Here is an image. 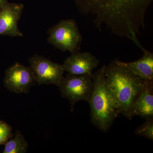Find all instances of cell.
Listing matches in <instances>:
<instances>
[{
    "label": "cell",
    "mask_w": 153,
    "mask_h": 153,
    "mask_svg": "<svg viewBox=\"0 0 153 153\" xmlns=\"http://www.w3.org/2000/svg\"><path fill=\"white\" fill-rule=\"evenodd\" d=\"M134 116L145 120L153 118V81L151 82L138 95L132 105Z\"/></svg>",
    "instance_id": "10"
},
{
    "label": "cell",
    "mask_w": 153,
    "mask_h": 153,
    "mask_svg": "<svg viewBox=\"0 0 153 153\" xmlns=\"http://www.w3.org/2000/svg\"><path fill=\"white\" fill-rule=\"evenodd\" d=\"M100 60L90 52L79 51L67 57L63 64L65 71L72 75L92 74Z\"/></svg>",
    "instance_id": "9"
},
{
    "label": "cell",
    "mask_w": 153,
    "mask_h": 153,
    "mask_svg": "<svg viewBox=\"0 0 153 153\" xmlns=\"http://www.w3.org/2000/svg\"><path fill=\"white\" fill-rule=\"evenodd\" d=\"M8 2V0H0V10Z\"/></svg>",
    "instance_id": "15"
},
{
    "label": "cell",
    "mask_w": 153,
    "mask_h": 153,
    "mask_svg": "<svg viewBox=\"0 0 153 153\" xmlns=\"http://www.w3.org/2000/svg\"><path fill=\"white\" fill-rule=\"evenodd\" d=\"M92 74L72 75L63 76L58 86L61 96L67 99L73 111L75 103L84 100L88 102L93 88Z\"/></svg>",
    "instance_id": "5"
},
{
    "label": "cell",
    "mask_w": 153,
    "mask_h": 153,
    "mask_svg": "<svg viewBox=\"0 0 153 153\" xmlns=\"http://www.w3.org/2000/svg\"><path fill=\"white\" fill-rule=\"evenodd\" d=\"M36 82L31 67L18 62L7 69L4 78V86L10 91L16 93H28Z\"/></svg>",
    "instance_id": "7"
},
{
    "label": "cell",
    "mask_w": 153,
    "mask_h": 153,
    "mask_svg": "<svg viewBox=\"0 0 153 153\" xmlns=\"http://www.w3.org/2000/svg\"><path fill=\"white\" fill-rule=\"evenodd\" d=\"M105 67L103 65L92 74L93 89L88 102L91 123L100 131L107 133L119 114L107 84Z\"/></svg>",
    "instance_id": "3"
},
{
    "label": "cell",
    "mask_w": 153,
    "mask_h": 153,
    "mask_svg": "<svg viewBox=\"0 0 153 153\" xmlns=\"http://www.w3.org/2000/svg\"><path fill=\"white\" fill-rule=\"evenodd\" d=\"M137 135L144 137L148 139L153 140V118L146 120V121L137 128Z\"/></svg>",
    "instance_id": "13"
},
{
    "label": "cell",
    "mask_w": 153,
    "mask_h": 153,
    "mask_svg": "<svg viewBox=\"0 0 153 153\" xmlns=\"http://www.w3.org/2000/svg\"><path fill=\"white\" fill-rule=\"evenodd\" d=\"M29 62L39 85L53 84L59 86L65 71L63 65L38 55L30 57Z\"/></svg>",
    "instance_id": "6"
},
{
    "label": "cell",
    "mask_w": 153,
    "mask_h": 153,
    "mask_svg": "<svg viewBox=\"0 0 153 153\" xmlns=\"http://www.w3.org/2000/svg\"><path fill=\"white\" fill-rule=\"evenodd\" d=\"M81 14L96 27L129 39L138 45L144 30L145 16L153 0H74Z\"/></svg>",
    "instance_id": "1"
},
{
    "label": "cell",
    "mask_w": 153,
    "mask_h": 153,
    "mask_svg": "<svg viewBox=\"0 0 153 153\" xmlns=\"http://www.w3.org/2000/svg\"><path fill=\"white\" fill-rule=\"evenodd\" d=\"M143 55L139 60L123 63L130 70L142 79L153 80V53L143 47L141 49Z\"/></svg>",
    "instance_id": "11"
},
{
    "label": "cell",
    "mask_w": 153,
    "mask_h": 153,
    "mask_svg": "<svg viewBox=\"0 0 153 153\" xmlns=\"http://www.w3.org/2000/svg\"><path fill=\"white\" fill-rule=\"evenodd\" d=\"M105 74L119 114L131 120L134 117L132 105L135 100L153 80L140 78L127 68L122 61L116 59L105 66Z\"/></svg>",
    "instance_id": "2"
},
{
    "label": "cell",
    "mask_w": 153,
    "mask_h": 153,
    "mask_svg": "<svg viewBox=\"0 0 153 153\" xmlns=\"http://www.w3.org/2000/svg\"><path fill=\"white\" fill-rule=\"evenodd\" d=\"M13 136L12 127L5 122L0 121V145H5Z\"/></svg>",
    "instance_id": "14"
},
{
    "label": "cell",
    "mask_w": 153,
    "mask_h": 153,
    "mask_svg": "<svg viewBox=\"0 0 153 153\" xmlns=\"http://www.w3.org/2000/svg\"><path fill=\"white\" fill-rule=\"evenodd\" d=\"M24 9V6L22 4L8 2L0 10V36H24L18 27Z\"/></svg>",
    "instance_id": "8"
},
{
    "label": "cell",
    "mask_w": 153,
    "mask_h": 153,
    "mask_svg": "<svg viewBox=\"0 0 153 153\" xmlns=\"http://www.w3.org/2000/svg\"><path fill=\"white\" fill-rule=\"evenodd\" d=\"M28 145L24 136L19 131L16 132L13 138L5 144L4 153H25L27 151Z\"/></svg>",
    "instance_id": "12"
},
{
    "label": "cell",
    "mask_w": 153,
    "mask_h": 153,
    "mask_svg": "<svg viewBox=\"0 0 153 153\" xmlns=\"http://www.w3.org/2000/svg\"><path fill=\"white\" fill-rule=\"evenodd\" d=\"M47 34L49 44L63 52L72 54L80 50L82 36L74 19L60 21L49 28Z\"/></svg>",
    "instance_id": "4"
}]
</instances>
